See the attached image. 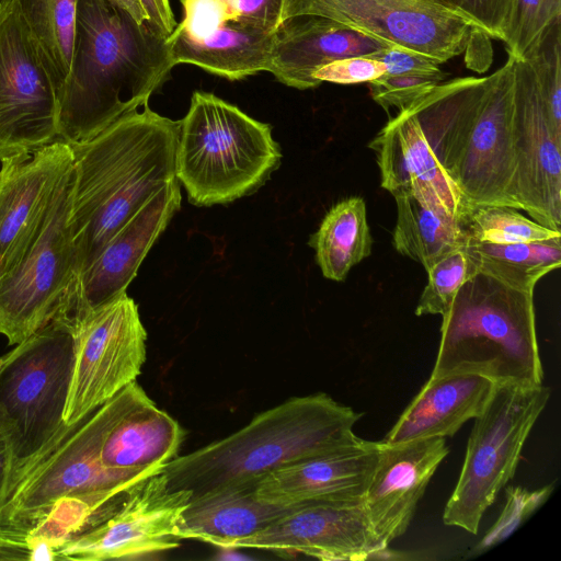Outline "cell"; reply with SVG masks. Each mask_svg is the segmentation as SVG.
<instances>
[{"label": "cell", "mask_w": 561, "mask_h": 561, "mask_svg": "<svg viewBox=\"0 0 561 561\" xmlns=\"http://www.w3.org/2000/svg\"><path fill=\"white\" fill-rule=\"evenodd\" d=\"M503 42L516 0H432Z\"/></svg>", "instance_id": "37"}, {"label": "cell", "mask_w": 561, "mask_h": 561, "mask_svg": "<svg viewBox=\"0 0 561 561\" xmlns=\"http://www.w3.org/2000/svg\"><path fill=\"white\" fill-rule=\"evenodd\" d=\"M446 77L426 73L382 75L368 82L370 95L383 110L408 107L436 88Z\"/></svg>", "instance_id": "35"}, {"label": "cell", "mask_w": 561, "mask_h": 561, "mask_svg": "<svg viewBox=\"0 0 561 561\" xmlns=\"http://www.w3.org/2000/svg\"><path fill=\"white\" fill-rule=\"evenodd\" d=\"M490 37L480 28L472 27L467 46L466 61L469 68L478 72L485 71L492 62V46Z\"/></svg>", "instance_id": "40"}, {"label": "cell", "mask_w": 561, "mask_h": 561, "mask_svg": "<svg viewBox=\"0 0 561 561\" xmlns=\"http://www.w3.org/2000/svg\"><path fill=\"white\" fill-rule=\"evenodd\" d=\"M360 417L323 392L293 397L256 414L231 435L176 456L162 472L172 490L192 496L256 486L282 467L360 443L353 432Z\"/></svg>", "instance_id": "5"}, {"label": "cell", "mask_w": 561, "mask_h": 561, "mask_svg": "<svg viewBox=\"0 0 561 561\" xmlns=\"http://www.w3.org/2000/svg\"><path fill=\"white\" fill-rule=\"evenodd\" d=\"M72 186L71 165L56 190L41 233L18 265L0 278V334L10 345L23 342L51 321L71 280Z\"/></svg>", "instance_id": "12"}, {"label": "cell", "mask_w": 561, "mask_h": 561, "mask_svg": "<svg viewBox=\"0 0 561 561\" xmlns=\"http://www.w3.org/2000/svg\"><path fill=\"white\" fill-rule=\"evenodd\" d=\"M368 147L376 152L381 186L393 197L416 187L436 194L461 225L469 209L458 188L436 160L408 106L381 128Z\"/></svg>", "instance_id": "23"}, {"label": "cell", "mask_w": 561, "mask_h": 561, "mask_svg": "<svg viewBox=\"0 0 561 561\" xmlns=\"http://www.w3.org/2000/svg\"><path fill=\"white\" fill-rule=\"evenodd\" d=\"M368 56L383 65L385 75L426 73L446 77L437 60L400 46L391 45Z\"/></svg>", "instance_id": "39"}, {"label": "cell", "mask_w": 561, "mask_h": 561, "mask_svg": "<svg viewBox=\"0 0 561 561\" xmlns=\"http://www.w3.org/2000/svg\"><path fill=\"white\" fill-rule=\"evenodd\" d=\"M293 506L264 502L255 486L228 488L192 496L176 526L181 540L194 539L221 548L262 530Z\"/></svg>", "instance_id": "25"}, {"label": "cell", "mask_w": 561, "mask_h": 561, "mask_svg": "<svg viewBox=\"0 0 561 561\" xmlns=\"http://www.w3.org/2000/svg\"><path fill=\"white\" fill-rule=\"evenodd\" d=\"M561 18V0H516L503 42L510 56L522 58L553 21Z\"/></svg>", "instance_id": "34"}, {"label": "cell", "mask_w": 561, "mask_h": 561, "mask_svg": "<svg viewBox=\"0 0 561 561\" xmlns=\"http://www.w3.org/2000/svg\"><path fill=\"white\" fill-rule=\"evenodd\" d=\"M26 547L0 543V560H26L28 561Z\"/></svg>", "instance_id": "44"}, {"label": "cell", "mask_w": 561, "mask_h": 561, "mask_svg": "<svg viewBox=\"0 0 561 561\" xmlns=\"http://www.w3.org/2000/svg\"><path fill=\"white\" fill-rule=\"evenodd\" d=\"M477 271L463 245L440 256L426 268L427 283L420 296L415 314L443 317L460 287Z\"/></svg>", "instance_id": "33"}, {"label": "cell", "mask_w": 561, "mask_h": 561, "mask_svg": "<svg viewBox=\"0 0 561 561\" xmlns=\"http://www.w3.org/2000/svg\"><path fill=\"white\" fill-rule=\"evenodd\" d=\"M553 491V484H548L535 491L520 486L506 490L504 510L493 527L478 543L474 551H483L510 536L528 516H530Z\"/></svg>", "instance_id": "36"}, {"label": "cell", "mask_w": 561, "mask_h": 561, "mask_svg": "<svg viewBox=\"0 0 561 561\" xmlns=\"http://www.w3.org/2000/svg\"><path fill=\"white\" fill-rule=\"evenodd\" d=\"M70 146L58 139L0 168V278L30 250L44 226L56 190L72 165Z\"/></svg>", "instance_id": "19"}, {"label": "cell", "mask_w": 561, "mask_h": 561, "mask_svg": "<svg viewBox=\"0 0 561 561\" xmlns=\"http://www.w3.org/2000/svg\"><path fill=\"white\" fill-rule=\"evenodd\" d=\"M15 2L59 90L71 62L78 0H15Z\"/></svg>", "instance_id": "30"}, {"label": "cell", "mask_w": 561, "mask_h": 561, "mask_svg": "<svg viewBox=\"0 0 561 561\" xmlns=\"http://www.w3.org/2000/svg\"><path fill=\"white\" fill-rule=\"evenodd\" d=\"M550 388L540 385H495L473 419L456 488L443 514L446 525L471 534L499 491L512 479L524 444L547 405Z\"/></svg>", "instance_id": "8"}, {"label": "cell", "mask_w": 561, "mask_h": 561, "mask_svg": "<svg viewBox=\"0 0 561 561\" xmlns=\"http://www.w3.org/2000/svg\"><path fill=\"white\" fill-rule=\"evenodd\" d=\"M180 126L181 121L161 116L147 104L94 137L69 145L73 156L71 280L157 192L178 180Z\"/></svg>", "instance_id": "2"}, {"label": "cell", "mask_w": 561, "mask_h": 561, "mask_svg": "<svg viewBox=\"0 0 561 561\" xmlns=\"http://www.w3.org/2000/svg\"><path fill=\"white\" fill-rule=\"evenodd\" d=\"M494 387L492 380L472 374L430 378L381 442L453 436L483 410Z\"/></svg>", "instance_id": "24"}, {"label": "cell", "mask_w": 561, "mask_h": 561, "mask_svg": "<svg viewBox=\"0 0 561 561\" xmlns=\"http://www.w3.org/2000/svg\"><path fill=\"white\" fill-rule=\"evenodd\" d=\"M514 57L489 77L439 83L410 105L431 149L469 211L519 209L512 136Z\"/></svg>", "instance_id": "4"}, {"label": "cell", "mask_w": 561, "mask_h": 561, "mask_svg": "<svg viewBox=\"0 0 561 561\" xmlns=\"http://www.w3.org/2000/svg\"><path fill=\"white\" fill-rule=\"evenodd\" d=\"M391 45L319 15H297L278 26L268 72L298 90L317 88L313 73L332 61L371 55Z\"/></svg>", "instance_id": "22"}, {"label": "cell", "mask_w": 561, "mask_h": 561, "mask_svg": "<svg viewBox=\"0 0 561 561\" xmlns=\"http://www.w3.org/2000/svg\"><path fill=\"white\" fill-rule=\"evenodd\" d=\"M167 38L107 0H78L71 62L58 90L59 139L85 141L147 105L175 66Z\"/></svg>", "instance_id": "3"}, {"label": "cell", "mask_w": 561, "mask_h": 561, "mask_svg": "<svg viewBox=\"0 0 561 561\" xmlns=\"http://www.w3.org/2000/svg\"><path fill=\"white\" fill-rule=\"evenodd\" d=\"M449 453L444 437L379 442L378 460L363 502L382 551L408 529L419 501Z\"/></svg>", "instance_id": "20"}, {"label": "cell", "mask_w": 561, "mask_h": 561, "mask_svg": "<svg viewBox=\"0 0 561 561\" xmlns=\"http://www.w3.org/2000/svg\"><path fill=\"white\" fill-rule=\"evenodd\" d=\"M397 221L393 248L426 270L446 253L462 247V225L433 192L416 187L394 196Z\"/></svg>", "instance_id": "27"}, {"label": "cell", "mask_w": 561, "mask_h": 561, "mask_svg": "<svg viewBox=\"0 0 561 561\" xmlns=\"http://www.w3.org/2000/svg\"><path fill=\"white\" fill-rule=\"evenodd\" d=\"M192 494L172 490L161 471L135 486L107 518L56 549V560H127L180 546L176 526Z\"/></svg>", "instance_id": "15"}, {"label": "cell", "mask_w": 561, "mask_h": 561, "mask_svg": "<svg viewBox=\"0 0 561 561\" xmlns=\"http://www.w3.org/2000/svg\"><path fill=\"white\" fill-rule=\"evenodd\" d=\"M146 392L133 381L80 420L66 424L32 456L14 462L0 503V543L42 540L56 549L112 515L128 493L161 471H117L100 451L111 427Z\"/></svg>", "instance_id": "1"}, {"label": "cell", "mask_w": 561, "mask_h": 561, "mask_svg": "<svg viewBox=\"0 0 561 561\" xmlns=\"http://www.w3.org/2000/svg\"><path fill=\"white\" fill-rule=\"evenodd\" d=\"M522 59L533 69L549 123L561 138V18L540 33Z\"/></svg>", "instance_id": "32"}, {"label": "cell", "mask_w": 561, "mask_h": 561, "mask_svg": "<svg viewBox=\"0 0 561 561\" xmlns=\"http://www.w3.org/2000/svg\"><path fill=\"white\" fill-rule=\"evenodd\" d=\"M140 1L147 13L149 24L168 37L178 24L171 9L170 0Z\"/></svg>", "instance_id": "42"}, {"label": "cell", "mask_w": 561, "mask_h": 561, "mask_svg": "<svg viewBox=\"0 0 561 561\" xmlns=\"http://www.w3.org/2000/svg\"><path fill=\"white\" fill-rule=\"evenodd\" d=\"M280 158L268 124L213 93L192 94L175 157L176 179L192 204H226L255 192Z\"/></svg>", "instance_id": "7"}, {"label": "cell", "mask_w": 561, "mask_h": 561, "mask_svg": "<svg viewBox=\"0 0 561 561\" xmlns=\"http://www.w3.org/2000/svg\"><path fill=\"white\" fill-rule=\"evenodd\" d=\"M515 196L533 220L561 232V138L552 130L529 64L514 58Z\"/></svg>", "instance_id": "16"}, {"label": "cell", "mask_w": 561, "mask_h": 561, "mask_svg": "<svg viewBox=\"0 0 561 561\" xmlns=\"http://www.w3.org/2000/svg\"><path fill=\"white\" fill-rule=\"evenodd\" d=\"M58 139V89L13 1L0 10V163Z\"/></svg>", "instance_id": "13"}, {"label": "cell", "mask_w": 561, "mask_h": 561, "mask_svg": "<svg viewBox=\"0 0 561 561\" xmlns=\"http://www.w3.org/2000/svg\"><path fill=\"white\" fill-rule=\"evenodd\" d=\"M75 363L64 412L73 423L135 381L146 362L147 332L127 293L87 312L73 325Z\"/></svg>", "instance_id": "11"}, {"label": "cell", "mask_w": 561, "mask_h": 561, "mask_svg": "<svg viewBox=\"0 0 561 561\" xmlns=\"http://www.w3.org/2000/svg\"><path fill=\"white\" fill-rule=\"evenodd\" d=\"M309 244L322 275L342 282L351 268L370 255L373 238L362 197H348L331 207Z\"/></svg>", "instance_id": "28"}, {"label": "cell", "mask_w": 561, "mask_h": 561, "mask_svg": "<svg viewBox=\"0 0 561 561\" xmlns=\"http://www.w3.org/2000/svg\"><path fill=\"white\" fill-rule=\"evenodd\" d=\"M382 75H385L383 65L366 55L327 64L319 68L312 77L314 82L320 85L324 81L339 84L370 82Z\"/></svg>", "instance_id": "38"}, {"label": "cell", "mask_w": 561, "mask_h": 561, "mask_svg": "<svg viewBox=\"0 0 561 561\" xmlns=\"http://www.w3.org/2000/svg\"><path fill=\"white\" fill-rule=\"evenodd\" d=\"M116 8L129 14L138 23L148 22V16L140 0H107Z\"/></svg>", "instance_id": "43"}, {"label": "cell", "mask_w": 561, "mask_h": 561, "mask_svg": "<svg viewBox=\"0 0 561 561\" xmlns=\"http://www.w3.org/2000/svg\"><path fill=\"white\" fill-rule=\"evenodd\" d=\"M75 363L71 327L50 321L16 344L0 369V412L13 433L15 461L35 454L64 422Z\"/></svg>", "instance_id": "10"}, {"label": "cell", "mask_w": 561, "mask_h": 561, "mask_svg": "<svg viewBox=\"0 0 561 561\" xmlns=\"http://www.w3.org/2000/svg\"><path fill=\"white\" fill-rule=\"evenodd\" d=\"M319 15L444 64L463 53L472 26L432 0H284L282 19Z\"/></svg>", "instance_id": "14"}, {"label": "cell", "mask_w": 561, "mask_h": 561, "mask_svg": "<svg viewBox=\"0 0 561 561\" xmlns=\"http://www.w3.org/2000/svg\"><path fill=\"white\" fill-rule=\"evenodd\" d=\"M14 462L15 451L12 428L0 412V503L7 490Z\"/></svg>", "instance_id": "41"}, {"label": "cell", "mask_w": 561, "mask_h": 561, "mask_svg": "<svg viewBox=\"0 0 561 561\" xmlns=\"http://www.w3.org/2000/svg\"><path fill=\"white\" fill-rule=\"evenodd\" d=\"M178 180L157 192L67 286L51 321L72 325L90 310L126 291L145 256L180 209Z\"/></svg>", "instance_id": "17"}, {"label": "cell", "mask_w": 561, "mask_h": 561, "mask_svg": "<svg viewBox=\"0 0 561 561\" xmlns=\"http://www.w3.org/2000/svg\"><path fill=\"white\" fill-rule=\"evenodd\" d=\"M11 351L0 356V369L3 366V364L7 362V359L10 357Z\"/></svg>", "instance_id": "45"}, {"label": "cell", "mask_w": 561, "mask_h": 561, "mask_svg": "<svg viewBox=\"0 0 561 561\" xmlns=\"http://www.w3.org/2000/svg\"><path fill=\"white\" fill-rule=\"evenodd\" d=\"M466 240L480 243H518L561 237L507 206H480L471 209L462 221Z\"/></svg>", "instance_id": "31"}, {"label": "cell", "mask_w": 561, "mask_h": 561, "mask_svg": "<svg viewBox=\"0 0 561 561\" xmlns=\"http://www.w3.org/2000/svg\"><path fill=\"white\" fill-rule=\"evenodd\" d=\"M185 433L147 393L107 432L100 459L117 471H162L178 456Z\"/></svg>", "instance_id": "26"}, {"label": "cell", "mask_w": 561, "mask_h": 561, "mask_svg": "<svg viewBox=\"0 0 561 561\" xmlns=\"http://www.w3.org/2000/svg\"><path fill=\"white\" fill-rule=\"evenodd\" d=\"M442 318L430 378L472 374L495 385L542 383L533 289L477 271Z\"/></svg>", "instance_id": "6"}, {"label": "cell", "mask_w": 561, "mask_h": 561, "mask_svg": "<svg viewBox=\"0 0 561 561\" xmlns=\"http://www.w3.org/2000/svg\"><path fill=\"white\" fill-rule=\"evenodd\" d=\"M232 548L297 553L321 560H367L383 552L363 499H331L297 505Z\"/></svg>", "instance_id": "18"}, {"label": "cell", "mask_w": 561, "mask_h": 561, "mask_svg": "<svg viewBox=\"0 0 561 561\" xmlns=\"http://www.w3.org/2000/svg\"><path fill=\"white\" fill-rule=\"evenodd\" d=\"M379 442L362 440L282 467L255 486L259 499L282 506L331 499H363L375 470Z\"/></svg>", "instance_id": "21"}, {"label": "cell", "mask_w": 561, "mask_h": 561, "mask_svg": "<svg viewBox=\"0 0 561 561\" xmlns=\"http://www.w3.org/2000/svg\"><path fill=\"white\" fill-rule=\"evenodd\" d=\"M15 0H0V10Z\"/></svg>", "instance_id": "46"}, {"label": "cell", "mask_w": 561, "mask_h": 561, "mask_svg": "<svg viewBox=\"0 0 561 561\" xmlns=\"http://www.w3.org/2000/svg\"><path fill=\"white\" fill-rule=\"evenodd\" d=\"M183 18L168 36L173 62L228 80L267 71L284 0H180Z\"/></svg>", "instance_id": "9"}, {"label": "cell", "mask_w": 561, "mask_h": 561, "mask_svg": "<svg viewBox=\"0 0 561 561\" xmlns=\"http://www.w3.org/2000/svg\"><path fill=\"white\" fill-rule=\"evenodd\" d=\"M463 248L478 271L523 289L534 290L540 278L561 264V237L505 244L466 240Z\"/></svg>", "instance_id": "29"}]
</instances>
